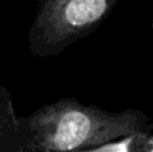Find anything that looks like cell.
Segmentation results:
<instances>
[{"label": "cell", "instance_id": "cell-1", "mask_svg": "<svg viewBox=\"0 0 153 152\" xmlns=\"http://www.w3.org/2000/svg\"><path fill=\"white\" fill-rule=\"evenodd\" d=\"M90 132V121L81 112H69L63 116L54 137V144L58 150L66 151L78 147L86 140Z\"/></svg>", "mask_w": 153, "mask_h": 152}, {"label": "cell", "instance_id": "cell-2", "mask_svg": "<svg viewBox=\"0 0 153 152\" xmlns=\"http://www.w3.org/2000/svg\"><path fill=\"white\" fill-rule=\"evenodd\" d=\"M105 10V0H71L66 8V19L74 26H82L100 19Z\"/></svg>", "mask_w": 153, "mask_h": 152}, {"label": "cell", "instance_id": "cell-3", "mask_svg": "<svg viewBox=\"0 0 153 152\" xmlns=\"http://www.w3.org/2000/svg\"><path fill=\"white\" fill-rule=\"evenodd\" d=\"M100 152H126V145L125 144L110 145V147H106L103 150H101Z\"/></svg>", "mask_w": 153, "mask_h": 152}, {"label": "cell", "instance_id": "cell-4", "mask_svg": "<svg viewBox=\"0 0 153 152\" xmlns=\"http://www.w3.org/2000/svg\"><path fill=\"white\" fill-rule=\"evenodd\" d=\"M152 152H153V151H152Z\"/></svg>", "mask_w": 153, "mask_h": 152}]
</instances>
